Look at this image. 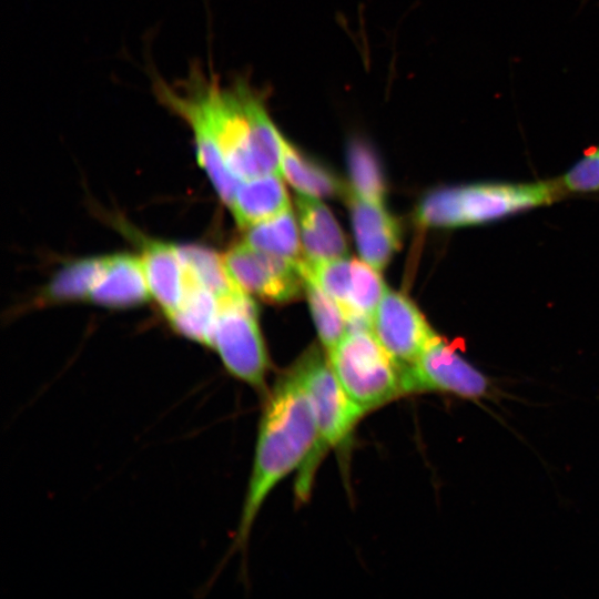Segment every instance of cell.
Masks as SVG:
<instances>
[{"label":"cell","instance_id":"cell-1","mask_svg":"<svg viewBox=\"0 0 599 599\" xmlns=\"http://www.w3.org/2000/svg\"><path fill=\"white\" fill-rule=\"evenodd\" d=\"M149 69L156 102L190 129L197 161L221 199L231 200L241 180L281 173L283 136L248 83L222 84L197 60L174 82Z\"/></svg>","mask_w":599,"mask_h":599},{"label":"cell","instance_id":"cell-2","mask_svg":"<svg viewBox=\"0 0 599 599\" xmlns=\"http://www.w3.org/2000/svg\"><path fill=\"white\" fill-rule=\"evenodd\" d=\"M317 440L313 405L295 365L267 396L234 547L245 548L258 510L276 484L309 456Z\"/></svg>","mask_w":599,"mask_h":599},{"label":"cell","instance_id":"cell-3","mask_svg":"<svg viewBox=\"0 0 599 599\" xmlns=\"http://www.w3.org/2000/svg\"><path fill=\"white\" fill-rule=\"evenodd\" d=\"M564 190L558 182H479L443 187L418 204L416 220L423 226L459 227L496 221L526 210L551 204Z\"/></svg>","mask_w":599,"mask_h":599},{"label":"cell","instance_id":"cell-4","mask_svg":"<svg viewBox=\"0 0 599 599\" xmlns=\"http://www.w3.org/2000/svg\"><path fill=\"white\" fill-rule=\"evenodd\" d=\"M295 367L311 398L317 429L316 444L300 467L295 484L297 499L305 501L321 459L328 449L346 443L364 412L348 397L329 361L317 351L306 353Z\"/></svg>","mask_w":599,"mask_h":599},{"label":"cell","instance_id":"cell-5","mask_svg":"<svg viewBox=\"0 0 599 599\" xmlns=\"http://www.w3.org/2000/svg\"><path fill=\"white\" fill-rule=\"evenodd\" d=\"M328 355L342 387L364 414L404 395L400 368L373 332L347 333Z\"/></svg>","mask_w":599,"mask_h":599},{"label":"cell","instance_id":"cell-6","mask_svg":"<svg viewBox=\"0 0 599 599\" xmlns=\"http://www.w3.org/2000/svg\"><path fill=\"white\" fill-rule=\"evenodd\" d=\"M211 348L232 376L257 390L264 389L268 359L256 305L246 292L219 301Z\"/></svg>","mask_w":599,"mask_h":599},{"label":"cell","instance_id":"cell-7","mask_svg":"<svg viewBox=\"0 0 599 599\" xmlns=\"http://www.w3.org/2000/svg\"><path fill=\"white\" fill-rule=\"evenodd\" d=\"M305 265L315 282L341 307L347 332L372 331L374 313L386 292L379 271L365 261L341 257Z\"/></svg>","mask_w":599,"mask_h":599},{"label":"cell","instance_id":"cell-8","mask_svg":"<svg viewBox=\"0 0 599 599\" xmlns=\"http://www.w3.org/2000/svg\"><path fill=\"white\" fill-rule=\"evenodd\" d=\"M400 377L404 394L443 392L478 399L490 393L487 377L438 335L413 364L400 369Z\"/></svg>","mask_w":599,"mask_h":599},{"label":"cell","instance_id":"cell-9","mask_svg":"<svg viewBox=\"0 0 599 599\" xmlns=\"http://www.w3.org/2000/svg\"><path fill=\"white\" fill-rule=\"evenodd\" d=\"M233 281L247 294L271 303H286L300 296L304 281L298 265L253 248L245 242L223 255Z\"/></svg>","mask_w":599,"mask_h":599},{"label":"cell","instance_id":"cell-10","mask_svg":"<svg viewBox=\"0 0 599 599\" xmlns=\"http://www.w3.org/2000/svg\"><path fill=\"white\" fill-rule=\"evenodd\" d=\"M372 332L400 369L413 364L437 335L408 297L389 290L374 313Z\"/></svg>","mask_w":599,"mask_h":599},{"label":"cell","instance_id":"cell-11","mask_svg":"<svg viewBox=\"0 0 599 599\" xmlns=\"http://www.w3.org/2000/svg\"><path fill=\"white\" fill-rule=\"evenodd\" d=\"M356 245L363 261L382 271L399 246V225L383 206L354 192L348 194Z\"/></svg>","mask_w":599,"mask_h":599},{"label":"cell","instance_id":"cell-12","mask_svg":"<svg viewBox=\"0 0 599 599\" xmlns=\"http://www.w3.org/2000/svg\"><path fill=\"white\" fill-rule=\"evenodd\" d=\"M150 294L142 260L115 254L103 257L101 274L89 298L102 306L124 308L143 304Z\"/></svg>","mask_w":599,"mask_h":599},{"label":"cell","instance_id":"cell-13","mask_svg":"<svg viewBox=\"0 0 599 599\" xmlns=\"http://www.w3.org/2000/svg\"><path fill=\"white\" fill-rule=\"evenodd\" d=\"M301 242L306 262L323 263L347 254V243L331 211L317 197L296 196Z\"/></svg>","mask_w":599,"mask_h":599},{"label":"cell","instance_id":"cell-14","mask_svg":"<svg viewBox=\"0 0 599 599\" xmlns=\"http://www.w3.org/2000/svg\"><path fill=\"white\" fill-rule=\"evenodd\" d=\"M151 295L166 316L180 305L185 291V271L179 247L152 242L141 257Z\"/></svg>","mask_w":599,"mask_h":599},{"label":"cell","instance_id":"cell-15","mask_svg":"<svg viewBox=\"0 0 599 599\" xmlns=\"http://www.w3.org/2000/svg\"><path fill=\"white\" fill-rule=\"evenodd\" d=\"M237 224L247 229L291 207L278 173L242 181L230 205Z\"/></svg>","mask_w":599,"mask_h":599},{"label":"cell","instance_id":"cell-16","mask_svg":"<svg viewBox=\"0 0 599 599\" xmlns=\"http://www.w3.org/2000/svg\"><path fill=\"white\" fill-rule=\"evenodd\" d=\"M185 291L177 308L169 315L171 326L184 337L212 347L219 315L216 296L185 268Z\"/></svg>","mask_w":599,"mask_h":599},{"label":"cell","instance_id":"cell-17","mask_svg":"<svg viewBox=\"0 0 599 599\" xmlns=\"http://www.w3.org/2000/svg\"><path fill=\"white\" fill-rule=\"evenodd\" d=\"M294 214L290 209L246 229L244 242L261 252L296 264L304 257Z\"/></svg>","mask_w":599,"mask_h":599},{"label":"cell","instance_id":"cell-18","mask_svg":"<svg viewBox=\"0 0 599 599\" xmlns=\"http://www.w3.org/2000/svg\"><path fill=\"white\" fill-rule=\"evenodd\" d=\"M179 253L184 268L217 298L244 292L231 277L222 255L202 245H183Z\"/></svg>","mask_w":599,"mask_h":599},{"label":"cell","instance_id":"cell-19","mask_svg":"<svg viewBox=\"0 0 599 599\" xmlns=\"http://www.w3.org/2000/svg\"><path fill=\"white\" fill-rule=\"evenodd\" d=\"M281 173L296 191L305 195L323 197L341 191L338 181L331 173L311 162L284 139Z\"/></svg>","mask_w":599,"mask_h":599},{"label":"cell","instance_id":"cell-20","mask_svg":"<svg viewBox=\"0 0 599 599\" xmlns=\"http://www.w3.org/2000/svg\"><path fill=\"white\" fill-rule=\"evenodd\" d=\"M103 265V257H87L63 266L49 282L41 298L61 303L89 298Z\"/></svg>","mask_w":599,"mask_h":599},{"label":"cell","instance_id":"cell-21","mask_svg":"<svg viewBox=\"0 0 599 599\" xmlns=\"http://www.w3.org/2000/svg\"><path fill=\"white\" fill-rule=\"evenodd\" d=\"M298 270L318 336L329 352L346 335V318L337 303L315 282L305 265V258L298 263Z\"/></svg>","mask_w":599,"mask_h":599},{"label":"cell","instance_id":"cell-22","mask_svg":"<svg viewBox=\"0 0 599 599\" xmlns=\"http://www.w3.org/2000/svg\"><path fill=\"white\" fill-rule=\"evenodd\" d=\"M352 192L365 199L383 202L385 182L373 150L363 141L354 140L347 151Z\"/></svg>","mask_w":599,"mask_h":599},{"label":"cell","instance_id":"cell-23","mask_svg":"<svg viewBox=\"0 0 599 599\" xmlns=\"http://www.w3.org/2000/svg\"><path fill=\"white\" fill-rule=\"evenodd\" d=\"M559 183L564 190L573 193L599 191V145L578 160Z\"/></svg>","mask_w":599,"mask_h":599}]
</instances>
